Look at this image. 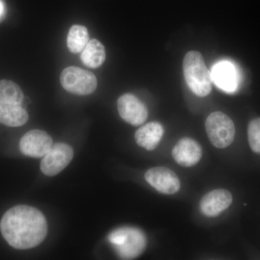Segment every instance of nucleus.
Listing matches in <instances>:
<instances>
[{
    "label": "nucleus",
    "mask_w": 260,
    "mask_h": 260,
    "mask_svg": "<svg viewBox=\"0 0 260 260\" xmlns=\"http://www.w3.org/2000/svg\"><path fill=\"white\" fill-rule=\"evenodd\" d=\"M205 129L210 143L217 148H225L232 144L235 138L234 121L221 112L210 114L205 121Z\"/></svg>",
    "instance_id": "20e7f679"
},
{
    "label": "nucleus",
    "mask_w": 260,
    "mask_h": 260,
    "mask_svg": "<svg viewBox=\"0 0 260 260\" xmlns=\"http://www.w3.org/2000/svg\"><path fill=\"white\" fill-rule=\"evenodd\" d=\"M248 140L254 153L260 154V118L252 119L248 125Z\"/></svg>",
    "instance_id": "a211bd4d"
},
{
    "label": "nucleus",
    "mask_w": 260,
    "mask_h": 260,
    "mask_svg": "<svg viewBox=\"0 0 260 260\" xmlns=\"http://www.w3.org/2000/svg\"><path fill=\"white\" fill-rule=\"evenodd\" d=\"M164 133V126L158 121H152L137 130L135 139L139 146L150 151L158 146Z\"/></svg>",
    "instance_id": "ddd939ff"
},
{
    "label": "nucleus",
    "mask_w": 260,
    "mask_h": 260,
    "mask_svg": "<svg viewBox=\"0 0 260 260\" xmlns=\"http://www.w3.org/2000/svg\"><path fill=\"white\" fill-rule=\"evenodd\" d=\"M60 81L67 91L79 95L93 93L98 84L96 77L93 73L74 66L61 72Z\"/></svg>",
    "instance_id": "39448f33"
},
{
    "label": "nucleus",
    "mask_w": 260,
    "mask_h": 260,
    "mask_svg": "<svg viewBox=\"0 0 260 260\" xmlns=\"http://www.w3.org/2000/svg\"><path fill=\"white\" fill-rule=\"evenodd\" d=\"M203 155L201 145L189 138H181L172 149V156L179 165L191 167L200 161Z\"/></svg>",
    "instance_id": "9d476101"
},
{
    "label": "nucleus",
    "mask_w": 260,
    "mask_h": 260,
    "mask_svg": "<svg viewBox=\"0 0 260 260\" xmlns=\"http://www.w3.org/2000/svg\"><path fill=\"white\" fill-rule=\"evenodd\" d=\"M5 12V7L3 0H0V19L4 16Z\"/></svg>",
    "instance_id": "6ab92c4d"
},
{
    "label": "nucleus",
    "mask_w": 260,
    "mask_h": 260,
    "mask_svg": "<svg viewBox=\"0 0 260 260\" xmlns=\"http://www.w3.org/2000/svg\"><path fill=\"white\" fill-rule=\"evenodd\" d=\"M233 202L230 191L224 189H217L210 191L200 200L201 213L208 217L218 216L229 208Z\"/></svg>",
    "instance_id": "9b49d317"
},
{
    "label": "nucleus",
    "mask_w": 260,
    "mask_h": 260,
    "mask_svg": "<svg viewBox=\"0 0 260 260\" xmlns=\"http://www.w3.org/2000/svg\"><path fill=\"white\" fill-rule=\"evenodd\" d=\"M52 142V138L46 132L30 130L20 140V151L26 156L42 158L50 150Z\"/></svg>",
    "instance_id": "6e6552de"
},
{
    "label": "nucleus",
    "mask_w": 260,
    "mask_h": 260,
    "mask_svg": "<svg viewBox=\"0 0 260 260\" xmlns=\"http://www.w3.org/2000/svg\"><path fill=\"white\" fill-rule=\"evenodd\" d=\"M80 59L82 62L88 68H99L105 61V48L99 41L92 39L89 41L85 49L82 51Z\"/></svg>",
    "instance_id": "2eb2a0df"
},
{
    "label": "nucleus",
    "mask_w": 260,
    "mask_h": 260,
    "mask_svg": "<svg viewBox=\"0 0 260 260\" xmlns=\"http://www.w3.org/2000/svg\"><path fill=\"white\" fill-rule=\"evenodd\" d=\"M108 239L119 256L124 259H134L140 255L146 246L145 234L136 228H119L113 231Z\"/></svg>",
    "instance_id": "7ed1b4c3"
},
{
    "label": "nucleus",
    "mask_w": 260,
    "mask_h": 260,
    "mask_svg": "<svg viewBox=\"0 0 260 260\" xmlns=\"http://www.w3.org/2000/svg\"><path fill=\"white\" fill-rule=\"evenodd\" d=\"M184 78L191 91L200 97L209 95L212 90L211 73L203 56L197 51H189L183 61Z\"/></svg>",
    "instance_id": "f03ea898"
},
{
    "label": "nucleus",
    "mask_w": 260,
    "mask_h": 260,
    "mask_svg": "<svg viewBox=\"0 0 260 260\" xmlns=\"http://www.w3.org/2000/svg\"><path fill=\"white\" fill-rule=\"evenodd\" d=\"M74 156V152L70 145L56 143L44 156L41 162V170L48 177L57 175L69 165Z\"/></svg>",
    "instance_id": "423d86ee"
},
{
    "label": "nucleus",
    "mask_w": 260,
    "mask_h": 260,
    "mask_svg": "<svg viewBox=\"0 0 260 260\" xmlns=\"http://www.w3.org/2000/svg\"><path fill=\"white\" fill-rule=\"evenodd\" d=\"M0 231L7 242L15 249H31L47 237V220L37 208L18 205L4 214Z\"/></svg>",
    "instance_id": "f257e3e1"
},
{
    "label": "nucleus",
    "mask_w": 260,
    "mask_h": 260,
    "mask_svg": "<svg viewBox=\"0 0 260 260\" xmlns=\"http://www.w3.org/2000/svg\"><path fill=\"white\" fill-rule=\"evenodd\" d=\"M118 111L121 119L133 126L143 124L148 118L146 107L133 94L126 93L118 99Z\"/></svg>",
    "instance_id": "1a4fd4ad"
},
{
    "label": "nucleus",
    "mask_w": 260,
    "mask_h": 260,
    "mask_svg": "<svg viewBox=\"0 0 260 260\" xmlns=\"http://www.w3.org/2000/svg\"><path fill=\"white\" fill-rule=\"evenodd\" d=\"M28 120V113L21 105L0 102V124L15 127L23 125Z\"/></svg>",
    "instance_id": "4468645a"
},
{
    "label": "nucleus",
    "mask_w": 260,
    "mask_h": 260,
    "mask_svg": "<svg viewBox=\"0 0 260 260\" xmlns=\"http://www.w3.org/2000/svg\"><path fill=\"white\" fill-rule=\"evenodd\" d=\"M89 42V34L86 27L74 25L70 29L68 36V47L73 54L81 52Z\"/></svg>",
    "instance_id": "dca6fc26"
},
{
    "label": "nucleus",
    "mask_w": 260,
    "mask_h": 260,
    "mask_svg": "<svg viewBox=\"0 0 260 260\" xmlns=\"http://www.w3.org/2000/svg\"><path fill=\"white\" fill-rule=\"evenodd\" d=\"M23 99V91L18 85L10 80H0V102L21 105Z\"/></svg>",
    "instance_id": "f3484780"
},
{
    "label": "nucleus",
    "mask_w": 260,
    "mask_h": 260,
    "mask_svg": "<svg viewBox=\"0 0 260 260\" xmlns=\"http://www.w3.org/2000/svg\"><path fill=\"white\" fill-rule=\"evenodd\" d=\"M212 80L219 88L232 93L238 85V75L235 67L229 61H220L213 67L211 73Z\"/></svg>",
    "instance_id": "f8f14e48"
},
{
    "label": "nucleus",
    "mask_w": 260,
    "mask_h": 260,
    "mask_svg": "<svg viewBox=\"0 0 260 260\" xmlns=\"http://www.w3.org/2000/svg\"><path fill=\"white\" fill-rule=\"evenodd\" d=\"M145 179L150 186L164 194H174L179 191L180 180L177 174L167 167H154L147 171Z\"/></svg>",
    "instance_id": "0eeeda50"
}]
</instances>
